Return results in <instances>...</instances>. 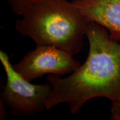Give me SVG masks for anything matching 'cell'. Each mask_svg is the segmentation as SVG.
Listing matches in <instances>:
<instances>
[{"mask_svg":"<svg viewBox=\"0 0 120 120\" xmlns=\"http://www.w3.org/2000/svg\"><path fill=\"white\" fill-rule=\"evenodd\" d=\"M86 36L89 52L84 64L65 78L47 76L52 90L45 103V109L66 103L70 113L76 115L92 98L120 101V43L111 37L106 28L92 21Z\"/></svg>","mask_w":120,"mask_h":120,"instance_id":"cell-1","label":"cell"},{"mask_svg":"<svg viewBox=\"0 0 120 120\" xmlns=\"http://www.w3.org/2000/svg\"><path fill=\"white\" fill-rule=\"evenodd\" d=\"M21 16L15 30L36 46H54L73 56L81 51L90 21L72 2L40 0Z\"/></svg>","mask_w":120,"mask_h":120,"instance_id":"cell-2","label":"cell"},{"mask_svg":"<svg viewBox=\"0 0 120 120\" xmlns=\"http://www.w3.org/2000/svg\"><path fill=\"white\" fill-rule=\"evenodd\" d=\"M0 61L6 74L7 81L1 99L14 116H31L45 109V103L52 87L49 83L34 85L17 72L10 62L7 54L1 51Z\"/></svg>","mask_w":120,"mask_h":120,"instance_id":"cell-3","label":"cell"},{"mask_svg":"<svg viewBox=\"0 0 120 120\" xmlns=\"http://www.w3.org/2000/svg\"><path fill=\"white\" fill-rule=\"evenodd\" d=\"M68 52L52 46L37 45L27 52L17 64L15 70L31 82L45 75L61 76L70 74L81 65Z\"/></svg>","mask_w":120,"mask_h":120,"instance_id":"cell-4","label":"cell"},{"mask_svg":"<svg viewBox=\"0 0 120 120\" xmlns=\"http://www.w3.org/2000/svg\"><path fill=\"white\" fill-rule=\"evenodd\" d=\"M72 3L90 21L101 25L113 40L120 41V0H73Z\"/></svg>","mask_w":120,"mask_h":120,"instance_id":"cell-5","label":"cell"},{"mask_svg":"<svg viewBox=\"0 0 120 120\" xmlns=\"http://www.w3.org/2000/svg\"><path fill=\"white\" fill-rule=\"evenodd\" d=\"M15 15L22 16L27 9L40 0H6Z\"/></svg>","mask_w":120,"mask_h":120,"instance_id":"cell-6","label":"cell"},{"mask_svg":"<svg viewBox=\"0 0 120 120\" xmlns=\"http://www.w3.org/2000/svg\"><path fill=\"white\" fill-rule=\"evenodd\" d=\"M110 120H120V101L112 102Z\"/></svg>","mask_w":120,"mask_h":120,"instance_id":"cell-7","label":"cell"}]
</instances>
